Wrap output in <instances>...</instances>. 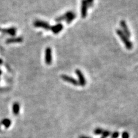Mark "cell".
Listing matches in <instances>:
<instances>
[{
  "mask_svg": "<svg viewBox=\"0 0 138 138\" xmlns=\"http://www.w3.org/2000/svg\"><path fill=\"white\" fill-rule=\"evenodd\" d=\"M86 3L87 4V6L88 7H91L93 6V4L94 3V0H86Z\"/></svg>",
  "mask_w": 138,
  "mask_h": 138,
  "instance_id": "cell-17",
  "label": "cell"
},
{
  "mask_svg": "<svg viewBox=\"0 0 138 138\" xmlns=\"http://www.w3.org/2000/svg\"><path fill=\"white\" fill-rule=\"evenodd\" d=\"M33 25L35 27H37V28H41L44 29V30L49 31L51 30V26H50L49 23L43 21L41 20H36L33 23Z\"/></svg>",
  "mask_w": 138,
  "mask_h": 138,
  "instance_id": "cell-2",
  "label": "cell"
},
{
  "mask_svg": "<svg viewBox=\"0 0 138 138\" xmlns=\"http://www.w3.org/2000/svg\"><path fill=\"white\" fill-rule=\"evenodd\" d=\"M87 4L86 0H82V3H81V16L82 18H85L87 16Z\"/></svg>",
  "mask_w": 138,
  "mask_h": 138,
  "instance_id": "cell-5",
  "label": "cell"
},
{
  "mask_svg": "<svg viewBox=\"0 0 138 138\" xmlns=\"http://www.w3.org/2000/svg\"><path fill=\"white\" fill-rule=\"evenodd\" d=\"M0 31L2 33L9 35L12 36H15L16 33V28H14V27H12V28H9L7 29H1Z\"/></svg>",
  "mask_w": 138,
  "mask_h": 138,
  "instance_id": "cell-8",
  "label": "cell"
},
{
  "mask_svg": "<svg viewBox=\"0 0 138 138\" xmlns=\"http://www.w3.org/2000/svg\"><path fill=\"white\" fill-rule=\"evenodd\" d=\"M76 14H75L73 12H72V13L70 14V15L68 17V18L66 19V22L68 24H70L73 20L75 19L76 18Z\"/></svg>",
  "mask_w": 138,
  "mask_h": 138,
  "instance_id": "cell-13",
  "label": "cell"
},
{
  "mask_svg": "<svg viewBox=\"0 0 138 138\" xmlns=\"http://www.w3.org/2000/svg\"><path fill=\"white\" fill-rule=\"evenodd\" d=\"M102 135V136L106 138L108 137L110 135V132L109 131H104Z\"/></svg>",
  "mask_w": 138,
  "mask_h": 138,
  "instance_id": "cell-16",
  "label": "cell"
},
{
  "mask_svg": "<svg viewBox=\"0 0 138 138\" xmlns=\"http://www.w3.org/2000/svg\"><path fill=\"white\" fill-rule=\"evenodd\" d=\"M61 78L63 81H66V82H67L68 83H72V84L74 85L77 86L79 85L78 81H77L76 79L73 78L72 77L67 76V75H62L61 76Z\"/></svg>",
  "mask_w": 138,
  "mask_h": 138,
  "instance_id": "cell-6",
  "label": "cell"
},
{
  "mask_svg": "<svg viewBox=\"0 0 138 138\" xmlns=\"http://www.w3.org/2000/svg\"><path fill=\"white\" fill-rule=\"evenodd\" d=\"M1 74H2V71L1 70H0V76H1Z\"/></svg>",
  "mask_w": 138,
  "mask_h": 138,
  "instance_id": "cell-22",
  "label": "cell"
},
{
  "mask_svg": "<svg viewBox=\"0 0 138 138\" xmlns=\"http://www.w3.org/2000/svg\"><path fill=\"white\" fill-rule=\"evenodd\" d=\"M72 12H71V11L67 12H66V13H64L63 15L58 17L55 18V21L58 22H59L60 21H63L64 20H66L67 18H68V17L70 15L71 13H72Z\"/></svg>",
  "mask_w": 138,
  "mask_h": 138,
  "instance_id": "cell-11",
  "label": "cell"
},
{
  "mask_svg": "<svg viewBox=\"0 0 138 138\" xmlns=\"http://www.w3.org/2000/svg\"><path fill=\"white\" fill-rule=\"evenodd\" d=\"M122 138H129V134L127 132H123L122 135Z\"/></svg>",
  "mask_w": 138,
  "mask_h": 138,
  "instance_id": "cell-18",
  "label": "cell"
},
{
  "mask_svg": "<svg viewBox=\"0 0 138 138\" xmlns=\"http://www.w3.org/2000/svg\"><path fill=\"white\" fill-rule=\"evenodd\" d=\"M101 138H105V137H103V136H102Z\"/></svg>",
  "mask_w": 138,
  "mask_h": 138,
  "instance_id": "cell-23",
  "label": "cell"
},
{
  "mask_svg": "<svg viewBox=\"0 0 138 138\" xmlns=\"http://www.w3.org/2000/svg\"><path fill=\"white\" fill-rule=\"evenodd\" d=\"M116 33L118 34L119 37L122 40V41L125 45V47L127 48L128 50H131L132 49L133 45L132 43L131 42V41L129 40V39L128 38L126 35H125L124 33L122 32V30H118L116 31Z\"/></svg>",
  "mask_w": 138,
  "mask_h": 138,
  "instance_id": "cell-1",
  "label": "cell"
},
{
  "mask_svg": "<svg viewBox=\"0 0 138 138\" xmlns=\"http://www.w3.org/2000/svg\"><path fill=\"white\" fill-rule=\"evenodd\" d=\"M120 26L122 28V32L124 33V34L126 35L127 37H130L131 36V33L130 31H129L128 27L127 26L126 22L124 20H122L120 21Z\"/></svg>",
  "mask_w": 138,
  "mask_h": 138,
  "instance_id": "cell-7",
  "label": "cell"
},
{
  "mask_svg": "<svg viewBox=\"0 0 138 138\" xmlns=\"http://www.w3.org/2000/svg\"><path fill=\"white\" fill-rule=\"evenodd\" d=\"M3 124L5 125L6 128H8V127H10V124H11V122L9 119H4L3 121Z\"/></svg>",
  "mask_w": 138,
  "mask_h": 138,
  "instance_id": "cell-14",
  "label": "cell"
},
{
  "mask_svg": "<svg viewBox=\"0 0 138 138\" xmlns=\"http://www.w3.org/2000/svg\"><path fill=\"white\" fill-rule=\"evenodd\" d=\"M63 29V26L61 23H58V24L51 27V30L53 31L54 34L59 33L60 32H61Z\"/></svg>",
  "mask_w": 138,
  "mask_h": 138,
  "instance_id": "cell-9",
  "label": "cell"
},
{
  "mask_svg": "<svg viewBox=\"0 0 138 138\" xmlns=\"http://www.w3.org/2000/svg\"><path fill=\"white\" fill-rule=\"evenodd\" d=\"M3 64V60L1 59H0V65H1V64Z\"/></svg>",
  "mask_w": 138,
  "mask_h": 138,
  "instance_id": "cell-21",
  "label": "cell"
},
{
  "mask_svg": "<svg viewBox=\"0 0 138 138\" xmlns=\"http://www.w3.org/2000/svg\"><path fill=\"white\" fill-rule=\"evenodd\" d=\"M20 112V105L17 102H15L13 105V112L14 114L17 115Z\"/></svg>",
  "mask_w": 138,
  "mask_h": 138,
  "instance_id": "cell-12",
  "label": "cell"
},
{
  "mask_svg": "<svg viewBox=\"0 0 138 138\" xmlns=\"http://www.w3.org/2000/svg\"><path fill=\"white\" fill-rule=\"evenodd\" d=\"M76 73L78 78L79 85L82 86H84L86 85V79L85 78L84 76H83V74H82V73L81 72V71L79 70V69H77L76 70Z\"/></svg>",
  "mask_w": 138,
  "mask_h": 138,
  "instance_id": "cell-4",
  "label": "cell"
},
{
  "mask_svg": "<svg viewBox=\"0 0 138 138\" xmlns=\"http://www.w3.org/2000/svg\"><path fill=\"white\" fill-rule=\"evenodd\" d=\"M79 138H91V137H88V136H80Z\"/></svg>",
  "mask_w": 138,
  "mask_h": 138,
  "instance_id": "cell-20",
  "label": "cell"
},
{
  "mask_svg": "<svg viewBox=\"0 0 138 138\" xmlns=\"http://www.w3.org/2000/svg\"><path fill=\"white\" fill-rule=\"evenodd\" d=\"M103 132H104V130L102 128H97L95 129V131H94V133L96 135H102V133H103Z\"/></svg>",
  "mask_w": 138,
  "mask_h": 138,
  "instance_id": "cell-15",
  "label": "cell"
},
{
  "mask_svg": "<svg viewBox=\"0 0 138 138\" xmlns=\"http://www.w3.org/2000/svg\"><path fill=\"white\" fill-rule=\"evenodd\" d=\"M0 30H1V28H0Z\"/></svg>",
  "mask_w": 138,
  "mask_h": 138,
  "instance_id": "cell-24",
  "label": "cell"
},
{
  "mask_svg": "<svg viewBox=\"0 0 138 138\" xmlns=\"http://www.w3.org/2000/svg\"><path fill=\"white\" fill-rule=\"evenodd\" d=\"M23 40V38L22 37H11V38L8 39L6 40L7 44H11V43H21Z\"/></svg>",
  "mask_w": 138,
  "mask_h": 138,
  "instance_id": "cell-10",
  "label": "cell"
},
{
  "mask_svg": "<svg viewBox=\"0 0 138 138\" xmlns=\"http://www.w3.org/2000/svg\"><path fill=\"white\" fill-rule=\"evenodd\" d=\"M119 136V133L118 131L114 132L112 134L111 136V138H118Z\"/></svg>",
  "mask_w": 138,
  "mask_h": 138,
  "instance_id": "cell-19",
  "label": "cell"
},
{
  "mask_svg": "<svg viewBox=\"0 0 138 138\" xmlns=\"http://www.w3.org/2000/svg\"><path fill=\"white\" fill-rule=\"evenodd\" d=\"M52 50L50 47H47L45 50V62L48 65H50L52 63Z\"/></svg>",
  "mask_w": 138,
  "mask_h": 138,
  "instance_id": "cell-3",
  "label": "cell"
}]
</instances>
